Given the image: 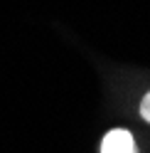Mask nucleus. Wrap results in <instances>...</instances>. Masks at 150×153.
Instances as JSON below:
<instances>
[{
  "instance_id": "obj_1",
  "label": "nucleus",
  "mask_w": 150,
  "mask_h": 153,
  "mask_svg": "<svg viewBox=\"0 0 150 153\" xmlns=\"http://www.w3.org/2000/svg\"><path fill=\"white\" fill-rule=\"evenodd\" d=\"M101 153H135V141L126 128L108 131L101 141Z\"/></svg>"
},
{
  "instance_id": "obj_2",
  "label": "nucleus",
  "mask_w": 150,
  "mask_h": 153,
  "mask_svg": "<svg viewBox=\"0 0 150 153\" xmlns=\"http://www.w3.org/2000/svg\"><path fill=\"white\" fill-rule=\"evenodd\" d=\"M140 116L150 123V91L143 97V101H140Z\"/></svg>"
}]
</instances>
